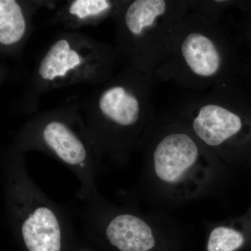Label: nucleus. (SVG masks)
Here are the masks:
<instances>
[{"label": "nucleus", "instance_id": "nucleus-4", "mask_svg": "<svg viewBox=\"0 0 251 251\" xmlns=\"http://www.w3.org/2000/svg\"><path fill=\"white\" fill-rule=\"evenodd\" d=\"M195 110L193 129L209 146H221L242 130V118L229 106L228 102L210 100L199 104Z\"/></svg>", "mask_w": 251, "mask_h": 251}, {"label": "nucleus", "instance_id": "nucleus-2", "mask_svg": "<svg viewBox=\"0 0 251 251\" xmlns=\"http://www.w3.org/2000/svg\"><path fill=\"white\" fill-rule=\"evenodd\" d=\"M206 25L184 19L171 54V63L179 74L201 82L216 81L227 67L224 41Z\"/></svg>", "mask_w": 251, "mask_h": 251}, {"label": "nucleus", "instance_id": "nucleus-5", "mask_svg": "<svg viewBox=\"0 0 251 251\" xmlns=\"http://www.w3.org/2000/svg\"><path fill=\"white\" fill-rule=\"evenodd\" d=\"M244 243V237L235 229L216 227L211 232L208 242V251H234Z\"/></svg>", "mask_w": 251, "mask_h": 251}, {"label": "nucleus", "instance_id": "nucleus-1", "mask_svg": "<svg viewBox=\"0 0 251 251\" xmlns=\"http://www.w3.org/2000/svg\"><path fill=\"white\" fill-rule=\"evenodd\" d=\"M1 179L9 228L26 250L62 251L74 228L72 221L34 182L22 159H6L1 166Z\"/></svg>", "mask_w": 251, "mask_h": 251}, {"label": "nucleus", "instance_id": "nucleus-3", "mask_svg": "<svg viewBox=\"0 0 251 251\" xmlns=\"http://www.w3.org/2000/svg\"><path fill=\"white\" fill-rule=\"evenodd\" d=\"M199 154V148L191 136L179 132L170 133L163 137L154 149L153 175L161 182H176L192 168Z\"/></svg>", "mask_w": 251, "mask_h": 251}]
</instances>
